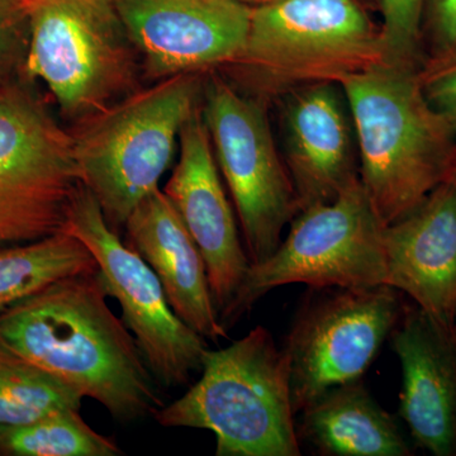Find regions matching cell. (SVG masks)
<instances>
[{
	"label": "cell",
	"instance_id": "cell-23",
	"mask_svg": "<svg viewBox=\"0 0 456 456\" xmlns=\"http://www.w3.org/2000/svg\"><path fill=\"white\" fill-rule=\"evenodd\" d=\"M29 23L25 3L0 0V84L26 74Z\"/></svg>",
	"mask_w": 456,
	"mask_h": 456
},
{
	"label": "cell",
	"instance_id": "cell-13",
	"mask_svg": "<svg viewBox=\"0 0 456 456\" xmlns=\"http://www.w3.org/2000/svg\"><path fill=\"white\" fill-rule=\"evenodd\" d=\"M179 145L178 164L163 191L203 255L213 302L221 314L251 263L240 241L200 104L183 126Z\"/></svg>",
	"mask_w": 456,
	"mask_h": 456
},
{
	"label": "cell",
	"instance_id": "cell-19",
	"mask_svg": "<svg viewBox=\"0 0 456 456\" xmlns=\"http://www.w3.org/2000/svg\"><path fill=\"white\" fill-rule=\"evenodd\" d=\"M98 269L86 246L65 231L0 250V312L61 279Z\"/></svg>",
	"mask_w": 456,
	"mask_h": 456
},
{
	"label": "cell",
	"instance_id": "cell-10",
	"mask_svg": "<svg viewBox=\"0 0 456 456\" xmlns=\"http://www.w3.org/2000/svg\"><path fill=\"white\" fill-rule=\"evenodd\" d=\"M402 294L388 284L310 288L283 345L296 416L334 387L362 379L403 314Z\"/></svg>",
	"mask_w": 456,
	"mask_h": 456
},
{
	"label": "cell",
	"instance_id": "cell-24",
	"mask_svg": "<svg viewBox=\"0 0 456 456\" xmlns=\"http://www.w3.org/2000/svg\"><path fill=\"white\" fill-rule=\"evenodd\" d=\"M419 79L426 98L456 134V50L436 59H426L419 68Z\"/></svg>",
	"mask_w": 456,
	"mask_h": 456
},
{
	"label": "cell",
	"instance_id": "cell-6",
	"mask_svg": "<svg viewBox=\"0 0 456 456\" xmlns=\"http://www.w3.org/2000/svg\"><path fill=\"white\" fill-rule=\"evenodd\" d=\"M26 75L75 122L139 89V53L113 0H27Z\"/></svg>",
	"mask_w": 456,
	"mask_h": 456
},
{
	"label": "cell",
	"instance_id": "cell-5",
	"mask_svg": "<svg viewBox=\"0 0 456 456\" xmlns=\"http://www.w3.org/2000/svg\"><path fill=\"white\" fill-rule=\"evenodd\" d=\"M200 74L139 88L77 122L70 131L80 180L116 232L159 187L180 132L202 102Z\"/></svg>",
	"mask_w": 456,
	"mask_h": 456
},
{
	"label": "cell",
	"instance_id": "cell-14",
	"mask_svg": "<svg viewBox=\"0 0 456 456\" xmlns=\"http://www.w3.org/2000/svg\"><path fill=\"white\" fill-rule=\"evenodd\" d=\"M283 160L301 211L332 202L360 179L355 127L338 83L301 86L279 98Z\"/></svg>",
	"mask_w": 456,
	"mask_h": 456
},
{
	"label": "cell",
	"instance_id": "cell-3",
	"mask_svg": "<svg viewBox=\"0 0 456 456\" xmlns=\"http://www.w3.org/2000/svg\"><path fill=\"white\" fill-rule=\"evenodd\" d=\"M384 62L380 26L358 0H272L251 8L244 47L221 69L237 88L269 103Z\"/></svg>",
	"mask_w": 456,
	"mask_h": 456
},
{
	"label": "cell",
	"instance_id": "cell-9",
	"mask_svg": "<svg viewBox=\"0 0 456 456\" xmlns=\"http://www.w3.org/2000/svg\"><path fill=\"white\" fill-rule=\"evenodd\" d=\"M80 185L70 132L25 84H0V245L62 232Z\"/></svg>",
	"mask_w": 456,
	"mask_h": 456
},
{
	"label": "cell",
	"instance_id": "cell-26",
	"mask_svg": "<svg viewBox=\"0 0 456 456\" xmlns=\"http://www.w3.org/2000/svg\"><path fill=\"white\" fill-rule=\"evenodd\" d=\"M240 2L245 3V4H250L254 3L255 5L264 4V3L272 2V0H240Z\"/></svg>",
	"mask_w": 456,
	"mask_h": 456
},
{
	"label": "cell",
	"instance_id": "cell-1",
	"mask_svg": "<svg viewBox=\"0 0 456 456\" xmlns=\"http://www.w3.org/2000/svg\"><path fill=\"white\" fill-rule=\"evenodd\" d=\"M107 297L99 269L61 279L0 312V338L117 421L154 417L160 384Z\"/></svg>",
	"mask_w": 456,
	"mask_h": 456
},
{
	"label": "cell",
	"instance_id": "cell-4",
	"mask_svg": "<svg viewBox=\"0 0 456 456\" xmlns=\"http://www.w3.org/2000/svg\"><path fill=\"white\" fill-rule=\"evenodd\" d=\"M289 359L263 326L207 350L202 378L154 415L164 428L211 431L217 456H298Z\"/></svg>",
	"mask_w": 456,
	"mask_h": 456
},
{
	"label": "cell",
	"instance_id": "cell-21",
	"mask_svg": "<svg viewBox=\"0 0 456 456\" xmlns=\"http://www.w3.org/2000/svg\"><path fill=\"white\" fill-rule=\"evenodd\" d=\"M79 411H59L31 424L0 428V455H122L114 440L93 430Z\"/></svg>",
	"mask_w": 456,
	"mask_h": 456
},
{
	"label": "cell",
	"instance_id": "cell-27",
	"mask_svg": "<svg viewBox=\"0 0 456 456\" xmlns=\"http://www.w3.org/2000/svg\"><path fill=\"white\" fill-rule=\"evenodd\" d=\"M13 2L25 3V2H27V0H13Z\"/></svg>",
	"mask_w": 456,
	"mask_h": 456
},
{
	"label": "cell",
	"instance_id": "cell-8",
	"mask_svg": "<svg viewBox=\"0 0 456 456\" xmlns=\"http://www.w3.org/2000/svg\"><path fill=\"white\" fill-rule=\"evenodd\" d=\"M266 104L215 71L204 80L200 110L251 264L274 254L283 228L301 212Z\"/></svg>",
	"mask_w": 456,
	"mask_h": 456
},
{
	"label": "cell",
	"instance_id": "cell-17",
	"mask_svg": "<svg viewBox=\"0 0 456 456\" xmlns=\"http://www.w3.org/2000/svg\"><path fill=\"white\" fill-rule=\"evenodd\" d=\"M125 244L154 270L171 310L197 334L217 342L226 338L209 287L203 255L169 198L155 189L125 224Z\"/></svg>",
	"mask_w": 456,
	"mask_h": 456
},
{
	"label": "cell",
	"instance_id": "cell-25",
	"mask_svg": "<svg viewBox=\"0 0 456 456\" xmlns=\"http://www.w3.org/2000/svg\"><path fill=\"white\" fill-rule=\"evenodd\" d=\"M424 47L426 59H436L456 50V0H426Z\"/></svg>",
	"mask_w": 456,
	"mask_h": 456
},
{
	"label": "cell",
	"instance_id": "cell-22",
	"mask_svg": "<svg viewBox=\"0 0 456 456\" xmlns=\"http://www.w3.org/2000/svg\"><path fill=\"white\" fill-rule=\"evenodd\" d=\"M387 64L419 66L425 61L426 0H379Z\"/></svg>",
	"mask_w": 456,
	"mask_h": 456
},
{
	"label": "cell",
	"instance_id": "cell-7",
	"mask_svg": "<svg viewBox=\"0 0 456 456\" xmlns=\"http://www.w3.org/2000/svg\"><path fill=\"white\" fill-rule=\"evenodd\" d=\"M287 239L272 256L251 264L241 287L221 312L231 329L255 303L281 285L310 288H368L387 284L383 232L386 224L375 212L360 179L332 202L303 209Z\"/></svg>",
	"mask_w": 456,
	"mask_h": 456
},
{
	"label": "cell",
	"instance_id": "cell-16",
	"mask_svg": "<svg viewBox=\"0 0 456 456\" xmlns=\"http://www.w3.org/2000/svg\"><path fill=\"white\" fill-rule=\"evenodd\" d=\"M389 338L403 380L399 415L419 448L456 456V329L406 305Z\"/></svg>",
	"mask_w": 456,
	"mask_h": 456
},
{
	"label": "cell",
	"instance_id": "cell-2",
	"mask_svg": "<svg viewBox=\"0 0 456 456\" xmlns=\"http://www.w3.org/2000/svg\"><path fill=\"white\" fill-rule=\"evenodd\" d=\"M340 86L355 127L360 182L387 226L456 175V134L426 98L419 66L384 62Z\"/></svg>",
	"mask_w": 456,
	"mask_h": 456
},
{
	"label": "cell",
	"instance_id": "cell-18",
	"mask_svg": "<svg viewBox=\"0 0 456 456\" xmlns=\"http://www.w3.org/2000/svg\"><path fill=\"white\" fill-rule=\"evenodd\" d=\"M297 417L299 443L320 455H412L395 417L371 397L362 379L334 387Z\"/></svg>",
	"mask_w": 456,
	"mask_h": 456
},
{
	"label": "cell",
	"instance_id": "cell-11",
	"mask_svg": "<svg viewBox=\"0 0 456 456\" xmlns=\"http://www.w3.org/2000/svg\"><path fill=\"white\" fill-rule=\"evenodd\" d=\"M64 231L80 240L94 256L108 296L121 305V320L134 332L158 383L184 386L191 373L202 370L208 350L206 338L174 314L154 270L119 239L83 184L70 204Z\"/></svg>",
	"mask_w": 456,
	"mask_h": 456
},
{
	"label": "cell",
	"instance_id": "cell-12",
	"mask_svg": "<svg viewBox=\"0 0 456 456\" xmlns=\"http://www.w3.org/2000/svg\"><path fill=\"white\" fill-rule=\"evenodd\" d=\"M151 79L224 68L244 47L250 5L240 0H113Z\"/></svg>",
	"mask_w": 456,
	"mask_h": 456
},
{
	"label": "cell",
	"instance_id": "cell-20",
	"mask_svg": "<svg viewBox=\"0 0 456 456\" xmlns=\"http://www.w3.org/2000/svg\"><path fill=\"white\" fill-rule=\"evenodd\" d=\"M83 398L0 338V428L31 424L59 411L80 410Z\"/></svg>",
	"mask_w": 456,
	"mask_h": 456
},
{
	"label": "cell",
	"instance_id": "cell-15",
	"mask_svg": "<svg viewBox=\"0 0 456 456\" xmlns=\"http://www.w3.org/2000/svg\"><path fill=\"white\" fill-rule=\"evenodd\" d=\"M387 284L456 329V175L384 227Z\"/></svg>",
	"mask_w": 456,
	"mask_h": 456
}]
</instances>
